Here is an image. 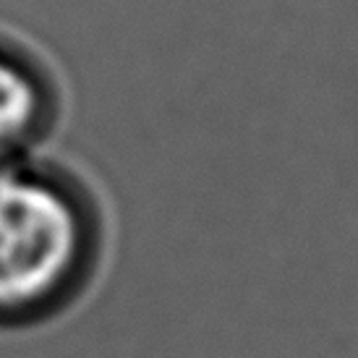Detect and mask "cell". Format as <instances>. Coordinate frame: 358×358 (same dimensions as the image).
<instances>
[{
  "instance_id": "1",
  "label": "cell",
  "mask_w": 358,
  "mask_h": 358,
  "mask_svg": "<svg viewBox=\"0 0 358 358\" xmlns=\"http://www.w3.org/2000/svg\"><path fill=\"white\" fill-rule=\"evenodd\" d=\"M97 183L42 152L0 165V329L69 314L97 285L110 251Z\"/></svg>"
},
{
  "instance_id": "2",
  "label": "cell",
  "mask_w": 358,
  "mask_h": 358,
  "mask_svg": "<svg viewBox=\"0 0 358 358\" xmlns=\"http://www.w3.org/2000/svg\"><path fill=\"white\" fill-rule=\"evenodd\" d=\"M63 118L58 69L31 42L0 29V165L42 155Z\"/></svg>"
}]
</instances>
